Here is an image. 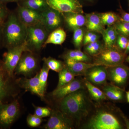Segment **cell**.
<instances>
[{
  "mask_svg": "<svg viewBox=\"0 0 129 129\" xmlns=\"http://www.w3.org/2000/svg\"><path fill=\"white\" fill-rule=\"evenodd\" d=\"M27 27L19 19L15 11H10L3 25V47L7 49L25 43Z\"/></svg>",
  "mask_w": 129,
  "mask_h": 129,
  "instance_id": "1",
  "label": "cell"
},
{
  "mask_svg": "<svg viewBox=\"0 0 129 129\" xmlns=\"http://www.w3.org/2000/svg\"><path fill=\"white\" fill-rule=\"evenodd\" d=\"M60 101V111L73 120H80L88 114L89 101L83 89L69 94Z\"/></svg>",
  "mask_w": 129,
  "mask_h": 129,
  "instance_id": "2",
  "label": "cell"
},
{
  "mask_svg": "<svg viewBox=\"0 0 129 129\" xmlns=\"http://www.w3.org/2000/svg\"><path fill=\"white\" fill-rule=\"evenodd\" d=\"M42 22L27 27L25 42L26 51L38 53L43 48L50 34Z\"/></svg>",
  "mask_w": 129,
  "mask_h": 129,
  "instance_id": "3",
  "label": "cell"
},
{
  "mask_svg": "<svg viewBox=\"0 0 129 129\" xmlns=\"http://www.w3.org/2000/svg\"><path fill=\"white\" fill-rule=\"evenodd\" d=\"M19 86L17 80L10 76L3 67L2 60L0 59V104L7 103L8 99L17 94ZM20 87V86H19Z\"/></svg>",
  "mask_w": 129,
  "mask_h": 129,
  "instance_id": "4",
  "label": "cell"
},
{
  "mask_svg": "<svg viewBox=\"0 0 129 129\" xmlns=\"http://www.w3.org/2000/svg\"><path fill=\"white\" fill-rule=\"evenodd\" d=\"M40 58L38 53L25 51L16 66L14 74L29 77L36 73L40 66Z\"/></svg>",
  "mask_w": 129,
  "mask_h": 129,
  "instance_id": "5",
  "label": "cell"
},
{
  "mask_svg": "<svg viewBox=\"0 0 129 129\" xmlns=\"http://www.w3.org/2000/svg\"><path fill=\"white\" fill-rule=\"evenodd\" d=\"M86 127L91 129H121L122 126L112 114L106 111L98 112L89 120Z\"/></svg>",
  "mask_w": 129,
  "mask_h": 129,
  "instance_id": "6",
  "label": "cell"
},
{
  "mask_svg": "<svg viewBox=\"0 0 129 129\" xmlns=\"http://www.w3.org/2000/svg\"><path fill=\"white\" fill-rule=\"evenodd\" d=\"M125 56L124 52L116 47H105L101 53L94 57L93 63L107 67H113L123 64Z\"/></svg>",
  "mask_w": 129,
  "mask_h": 129,
  "instance_id": "7",
  "label": "cell"
},
{
  "mask_svg": "<svg viewBox=\"0 0 129 129\" xmlns=\"http://www.w3.org/2000/svg\"><path fill=\"white\" fill-rule=\"evenodd\" d=\"M21 107L18 99L0 104V128H8L18 118Z\"/></svg>",
  "mask_w": 129,
  "mask_h": 129,
  "instance_id": "8",
  "label": "cell"
},
{
  "mask_svg": "<svg viewBox=\"0 0 129 129\" xmlns=\"http://www.w3.org/2000/svg\"><path fill=\"white\" fill-rule=\"evenodd\" d=\"M26 51L25 43L21 45L7 49L3 55V67L10 76L14 77L16 66L24 51Z\"/></svg>",
  "mask_w": 129,
  "mask_h": 129,
  "instance_id": "9",
  "label": "cell"
},
{
  "mask_svg": "<svg viewBox=\"0 0 129 129\" xmlns=\"http://www.w3.org/2000/svg\"><path fill=\"white\" fill-rule=\"evenodd\" d=\"M44 128L46 129H71L73 120L61 111H52L50 117Z\"/></svg>",
  "mask_w": 129,
  "mask_h": 129,
  "instance_id": "10",
  "label": "cell"
},
{
  "mask_svg": "<svg viewBox=\"0 0 129 129\" xmlns=\"http://www.w3.org/2000/svg\"><path fill=\"white\" fill-rule=\"evenodd\" d=\"M108 79L113 85L121 87L127 83L129 77V68L123 64L107 67Z\"/></svg>",
  "mask_w": 129,
  "mask_h": 129,
  "instance_id": "11",
  "label": "cell"
},
{
  "mask_svg": "<svg viewBox=\"0 0 129 129\" xmlns=\"http://www.w3.org/2000/svg\"><path fill=\"white\" fill-rule=\"evenodd\" d=\"M49 7L61 13L74 12L84 13L80 0H47Z\"/></svg>",
  "mask_w": 129,
  "mask_h": 129,
  "instance_id": "12",
  "label": "cell"
},
{
  "mask_svg": "<svg viewBox=\"0 0 129 129\" xmlns=\"http://www.w3.org/2000/svg\"><path fill=\"white\" fill-rule=\"evenodd\" d=\"M42 23L50 33L64 24L62 13L51 8L42 12Z\"/></svg>",
  "mask_w": 129,
  "mask_h": 129,
  "instance_id": "13",
  "label": "cell"
},
{
  "mask_svg": "<svg viewBox=\"0 0 129 129\" xmlns=\"http://www.w3.org/2000/svg\"><path fill=\"white\" fill-rule=\"evenodd\" d=\"M14 11L20 21L27 27L41 22L42 16L41 13L18 6Z\"/></svg>",
  "mask_w": 129,
  "mask_h": 129,
  "instance_id": "14",
  "label": "cell"
},
{
  "mask_svg": "<svg viewBox=\"0 0 129 129\" xmlns=\"http://www.w3.org/2000/svg\"><path fill=\"white\" fill-rule=\"evenodd\" d=\"M84 76L86 79L93 84H104L108 79L107 67L101 65L94 66L87 70Z\"/></svg>",
  "mask_w": 129,
  "mask_h": 129,
  "instance_id": "15",
  "label": "cell"
},
{
  "mask_svg": "<svg viewBox=\"0 0 129 129\" xmlns=\"http://www.w3.org/2000/svg\"><path fill=\"white\" fill-rule=\"evenodd\" d=\"M82 81L74 79L70 83L60 88H56L50 93V96L55 100H61L63 98L78 90L84 88Z\"/></svg>",
  "mask_w": 129,
  "mask_h": 129,
  "instance_id": "16",
  "label": "cell"
},
{
  "mask_svg": "<svg viewBox=\"0 0 129 129\" xmlns=\"http://www.w3.org/2000/svg\"><path fill=\"white\" fill-rule=\"evenodd\" d=\"M19 85L26 91H29L32 94L37 95L42 100L44 99L45 94L42 90L39 79V73L30 79L26 78L17 79Z\"/></svg>",
  "mask_w": 129,
  "mask_h": 129,
  "instance_id": "17",
  "label": "cell"
},
{
  "mask_svg": "<svg viewBox=\"0 0 129 129\" xmlns=\"http://www.w3.org/2000/svg\"><path fill=\"white\" fill-rule=\"evenodd\" d=\"M80 13L68 12L62 13L63 23L69 30L74 31L85 25V15Z\"/></svg>",
  "mask_w": 129,
  "mask_h": 129,
  "instance_id": "18",
  "label": "cell"
},
{
  "mask_svg": "<svg viewBox=\"0 0 129 129\" xmlns=\"http://www.w3.org/2000/svg\"><path fill=\"white\" fill-rule=\"evenodd\" d=\"M65 67L75 76L84 75L90 68L97 66L94 63H91L76 61L71 59H65Z\"/></svg>",
  "mask_w": 129,
  "mask_h": 129,
  "instance_id": "19",
  "label": "cell"
},
{
  "mask_svg": "<svg viewBox=\"0 0 129 129\" xmlns=\"http://www.w3.org/2000/svg\"><path fill=\"white\" fill-rule=\"evenodd\" d=\"M85 16V26L87 30L102 34L106 28L102 22L99 13L96 12L87 13Z\"/></svg>",
  "mask_w": 129,
  "mask_h": 129,
  "instance_id": "20",
  "label": "cell"
},
{
  "mask_svg": "<svg viewBox=\"0 0 129 129\" xmlns=\"http://www.w3.org/2000/svg\"><path fill=\"white\" fill-rule=\"evenodd\" d=\"M17 6L42 13L50 8L47 0H18Z\"/></svg>",
  "mask_w": 129,
  "mask_h": 129,
  "instance_id": "21",
  "label": "cell"
},
{
  "mask_svg": "<svg viewBox=\"0 0 129 129\" xmlns=\"http://www.w3.org/2000/svg\"><path fill=\"white\" fill-rule=\"evenodd\" d=\"M103 92L107 98L112 101H119L124 99L125 93L122 88L114 85H108L103 88Z\"/></svg>",
  "mask_w": 129,
  "mask_h": 129,
  "instance_id": "22",
  "label": "cell"
},
{
  "mask_svg": "<svg viewBox=\"0 0 129 129\" xmlns=\"http://www.w3.org/2000/svg\"><path fill=\"white\" fill-rule=\"evenodd\" d=\"M66 37L67 34L62 27L58 28L49 34L43 48L48 44L62 45L66 40Z\"/></svg>",
  "mask_w": 129,
  "mask_h": 129,
  "instance_id": "23",
  "label": "cell"
},
{
  "mask_svg": "<svg viewBox=\"0 0 129 129\" xmlns=\"http://www.w3.org/2000/svg\"><path fill=\"white\" fill-rule=\"evenodd\" d=\"M118 35V34L114 25L108 26L102 34L106 48H112L116 47V40Z\"/></svg>",
  "mask_w": 129,
  "mask_h": 129,
  "instance_id": "24",
  "label": "cell"
},
{
  "mask_svg": "<svg viewBox=\"0 0 129 129\" xmlns=\"http://www.w3.org/2000/svg\"><path fill=\"white\" fill-rule=\"evenodd\" d=\"M61 56L64 60L71 59L86 62L90 63L91 60L90 56L87 53L83 52L79 49L68 50L63 54Z\"/></svg>",
  "mask_w": 129,
  "mask_h": 129,
  "instance_id": "25",
  "label": "cell"
},
{
  "mask_svg": "<svg viewBox=\"0 0 129 129\" xmlns=\"http://www.w3.org/2000/svg\"><path fill=\"white\" fill-rule=\"evenodd\" d=\"M85 85L88 90L90 96L92 99L97 102L106 100L107 97L103 91L95 86L93 84L85 79L84 81Z\"/></svg>",
  "mask_w": 129,
  "mask_h": 129,
  "instance_id": "26",
  "label": "cell"
},
{
  "mask_svg": "<svg viewBox=\"0 0 129 129\" xmlns=\"http://www.w3.org/2000/svg\"><path fill=\"white\" fill-rule=\"evenodd\" d=\"M105 48L104 44L98 40L85 45L84 50L89 55L94 57L101 53Z\"/></svg>",
  "mask_w": 129,
  "mask_h": 129,
  "instance_id": "27",
  "label": "cell"
},
{
  "mask_svg": "<svg viewBox=\"0 0 129 129\" xmlns=\"http://www.w3.org/2000/svg\"><path fill=\"white\" fill-rule=\"evenodd\" d=\"M102 22L104 26L114 25L118 21H120V16L112 12H107L99 13Z\"/></svg>",
  "mask_w": 129,
  "mask_h": 129,
  "instance_id": "28",
  "label": "cell"
},
{
  "mask_svg": "<svg viewBox=\"0 0 129 129\" xmlns=\"http://www.w3.org/2000/svg\"><path fill=\"white\" fill-rule=\"evenodd\" d=\"M42 61L50 69L57 73H59L65 67L64 62L51 57H44Z\"/></svg>",
  "mask_w": 129,
  "mask_h": 129,
  "instance_id": "29",
  "label": "cell"
},
{
  "mask_svg": "<svg viewBox=\"0 0 129 129\" xmlns=\"http://www.w3.org/2000/svg\"><path fill=\"white\" fill-rule=\"evenodd\" d=\"M75 76L64 67L58 73V82L56 88H60L68 84L75 79Z\"/></svg>",
  "mask_w": 129,
  "mask_h": 129,
  "instance_id": "30",
  "label": "cell"
},
{
  "mask_svg": "<svg viewBox=\"0 0 129 129\" xmlns=\"http://www.w3.org/2000/svg\"><path fill=\"white\" fill-rule=\"evenodd\" d=\"M50 69L46 64L44 63L42 68L39 73V79L42 92L45 94L46 90L47 81Z\"/></svg>",
  "mask_w": 129,
  "mask_h": 129,
  "instance_id": "31",
  "label": "cell"
},
{
  "mask_svg": "<svg viewBox=\"0 0 129 129\" xmlns=\"http://www.w3.org/2000/svg\"><path fill=\"white\" fill-rule=\"evenodd\" d=\"M73 32V43L76 48L79 49L83 44V40L85 32L83 27L76 29L74 30Z\"/></svg>",
  "mask_w": 129,
  "mask_h": 129,
  "instance_id": "32",
  "label": "cell"
},
{
  "mask_svg": "<svg viewBox=\"0 0 129 129\" xmlns=\"http://www.w3.org/2000/svg\"><path fill=\"white\" fill-rule=\"evenodd\" d=\"M118 34L129 37V23L118 21L114 25Z\"/></svg>",
  "mask_w": 129,
  "mask_h": 129,
  "instance_id": "33",
  "label": "cell"
},
{
  "mask_svg": "<svg viewBox=\"0 0 129 129\" xmlns=\"http://www.w3.org/2000/svg\"><path fill=\"white\" fill-rule=\"evenodd\" d=\"M99 38L100 36L98 33L88 30L85 34L83 45L85 46L86 44L97 41L99 40Z\"/></svg>",
  "mask_w": 129,
  "mask_h": 129,
  "instance_id": "34",
  "label": "cell"
},
{
  "mask_svg": "<svg viewBox=\"0 0 129 129\" xmlns=\"http://www.w3.org/2000/svg\"><path fill=\"white\" fill-rule=\"evenodd\" d=\"M34 114L39 117L42 118L50 117L52 111L50 109L45 107H38L34 106Z\"/></svg>",
  "mask_w": 129,
  "mask_h": 129,
  "instance_id": "35",
  "label": "cell"
},
{
  "mask_svg": "<svg viewBox=\"0 0 129 129\" xmlns=\"http://www.w3.org/2000/svg\"><path fill=\"white\" fill-rule=\"evenodd\" d=\"M128 38L119 34L118 35L116 42V46L120 51L124 52L127 48Z\"/></svg>",
  "mask_w": 129,
  "mask_h": 129,
  "instance_id": "36",
  "label": "cell"
},
{
  "mask_svg": "<svg viewBox=\"0 0 129 129\" xmlns=\"http://www.w3.org/2000/svg\"><path fill=\"white\" fill-rule=\"evenodd\" d=\"M27 123L31 127H36L39 126L42 122V118L34 114H29L27 118Z\"/></svg>",
  "mask_w": 129,
  "mask_h": 129,
  "instance_id": "37",
  "label": "cell"
},
{
  "mask_svg": "<svg viewBox=\"0 0 129 129\" xmlns=\"http://www.w3.org/2000/svg\"><path fill=\"white\" fill-rule=\"evenodd\" d=\"M10 11L7 6V5L0 3V25H3Z\"/></svg>",
  "mask_w": 129,
  "mask_h": 129,
  "instance_id": "38",
  "label": "cell"
},
{
  "mask_svg": "<svg viewBox=\"0 0 129 129\" xmlns=\"http://www.w3.org/2000/svg\"><path fill=\"white\" fill-rule=\"evenodd\" d=\"M120 21L129 23V13L126 12L122 9H120Z\"/></svg>",
  "mask_w": 129,
  "mask_h": 129,
  "instance_id": "39",
  "label": "cell"
},
{
  "mask_svg": "<svg viewBox=\"0 0 129 129\" xmlns=\"http://www.w3.org/2000/svg\"><path fill=\"white\" fill-rule=\"evenodd\" d=\"M3 47V25H0V49Z\"/></svg>",
  "mask_w": 129,
  "mask_h": 129,
  "instance_id": "40",
  "label": "cell"
},
{
  "mask_svg": "<svg viewBox=\"0 0 129 129\" xmlns=\"http://www.w3.org/2000/svg\"><path fill=\"white\" fill-rule=\"evenodd\" d=\"M18 1V0H0V3L7 5V3H17Z\"/></svg>",
  "mask_w": 129,
  "mask_h": 129,
  "instance_id": "41",
  "label": "cell"
},
{
  "mask_svg": "<svg viewBox=\"0 0 129 129\" xmlns=\"http://www.w3.org/2000/svg\"><path fill=\"white\" fill-rule=\"evenodd\" d=\"M124 120L125 123L126 124V127L127 129H129V120L126 117L123 116Z\"/></svg>",
  "mask_w": 129,
  "mask_h": 129,
  "instance_id": "42",
  "label": "cell"
},
{
  "mask_svg": "<svg viewBox=\"0 0 129 129\" xmlns=\"http://www.w3.org/2000/svg\"><path fill=\"white\" fill-rule=\"evenodd\" d=\"M124 53V55H126L127 54H128L129 53V37L128 38V44H127V48H126V49H125V50Z\"/></svg>",
  "mask_w": 129,
  "mask_h": 129,
  "instance_id": "43",
  "label": "cell"
},
{
  "mask_svg": "<svg viewBox=\"0 0 129 129\" xmlns=\"http://www.w3.org/2000/svg\"><path fill=\"white\" fill-rule=\"evenodd\" d=\"M126 96L127 102L129 103V91L126 92Z\"/></svg>",
  "mask_w": 129,
  "mask_h": 129,
  "instance_id": "44",
  "label": "cell"
},
{
  "mask_svg": "<svg viewBox=\"0 0 129 129\" xmlns=\"http://www.w3.org/2000/svg\"><path fill=\"white\" fill-rule=\"evenodd\" d=\"M125 61L126 62L129 63V55L127 57L125 58Z\"/></svg>",
  "mask_w": 129,
  "mask_h": 129,
  "instance_id": "45",
  "label": "cell"
},
{
  "mask_svg": "<svg viewBox=\"0 0 129 129\" xmlns=\"http://www.w3.org/2000/svg\"><path fill=\"white\" fill-rule=\"evenodd\" d=\"M84 1H85L87 2L92 3L95 0H84Z\"/></svg>",
  "mask_w": 129,
  "mask_h": 129,
  "instance_id": "46",
  "label": "cell"
},
{
  "mask_svg": "<svg viewBox=\"0 0 129 129\" xmlns=\"http://www.w3.org/2000/svg\"><path fill=\"white\" fill-rule=\"evenodd\" d=\"M128 6H129V0H128Z\"/></svg>",
  "mask_w": 129,
  "mask_h": 129,
  "instance_id": "47",
  "label": "cell"
}]
</instances>
